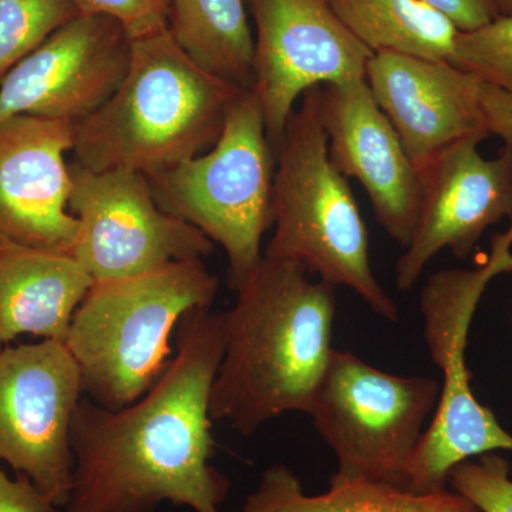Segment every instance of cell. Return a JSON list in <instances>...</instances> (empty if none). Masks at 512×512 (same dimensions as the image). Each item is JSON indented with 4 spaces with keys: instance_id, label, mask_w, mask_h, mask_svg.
I'll use <instances>...</instances> for the list:
<instances>
[{
    "instance_id": "obj_8",
    "label": "cell",
    "mask_w": 512,
    "mask_h": 512,
    "mask_svg": "<svg viewBox=\"0 0 512 512\" xmlns=\"http://www.w3.org/2000/svg\"><path fill=\"white\" fill-rule=\"evenodd\" d=\"M440 389L431 377L392 375L333 350L309 412L338 461L330 485L370 481L404 488Z\"/></svg>"
},
{
    "instance_id": "obj_11",
    "label": "cell",
    "mask_w": 512,
    "mask_h": 512,
    "mask_svg": "<svg viewBox=\"0 0 512 512\" xmlns=\"http://www.w3.org/2000/svg\"><path fill=\"white\" fill-rule=\"evenodd\" d=\"M254 20L255 92L274 153L308 90L365 77L373 55L326 0H245Z\"/></svg>"
},
{
    "instance_id": "obj_12",
    "label": "cell",
    "mask_w": 512,
    "mask_h": 512,
    "mask_svg": "<svg viewBox=\"0 0 512 512\" xmlns=\"http://www.w3.org/2000/svg\"><path fill=\"white\" fill-rule=\"evenodd\" d=\"M483 136L466 137L440 151L419 171V217L396 262V286L409 291L444 249L473 254L484 232L512 220V140L494 158L478 151Z\"/></svg>"
},
{
    "instance_id": "obj_26",
    "label": "cell",
    "mask_w": 512,
    "mask_h": 512,
    "mask_svg": "<svg viewBox=\"0 0 512 512\" xmlns=\"http://www.w3.org/2000/svg\"><path fill=\"white\" fill-rule=\"evenodd\" d=\"M450 20L458 32H470L497 18L494 0H421Z\"/></svg>"
},
{
    "instance_id": "obj_10",
    "label": "cell",
    "mask_w": 512,
    "mask_h": 512,
    "mask_svg": "<svg viewBox=\"0 0 512 512\" xmlns=\"http://www.w3.org/2000/svg\"><path fill=\"white\" fill-rule=\"evenodd\" d=\"M83 397L79 366L64 343L0 349V461L56 508L72 493V423Z\"/></svg>"
},
{
    "instance_id": "obj_20",
    "label": "cell",
    "mask_w": 512,
    "mask_h": 512,
    "mask_svg": "<svg viewBox=\"0 0 512 512\" xmlns=\"http://www.w3.org/2000/svg\"><path fill=\"white\" fill-rule=\"evenodd\" d=\"M346 29L372 53L448 60L458 30L421 0H326Z\"/></svg>"
},
{
    "instance_id": "obj_23",
    "label": "cell",
    "mask_w": 512,
    "mask_h": 512,
    "mask_svg": "<svg viewBox=\"0 0 512 512\" xmlns=\"http://www.w3.org/2000/svg\"><path fill=\"white\" fill-rule=\"evenodd\" d=\"M510 473V461L500 451H491L454 467L448 487L481 512H512Z\"/></svg>"
},
{
    "instance_id": "obj_18",
    "label": "cell",
    "mask_w": 512,
    "mask_h": 512,
    "mask_svg": "<svg viewBox=\"0 0 512 512\" xmlns=\"http://www.w3.org/2000/svg\"><path fill=\"white\" fill-rule=\"evenodd\" d=\"M241 512H481L453 490L420 494L394 485L352 481L309 495L285 464L266 468Z\"/></svg>"
},
{
    "instance_id": "obj_9",
    "label": "cell",
    "mask_w": 512,
    "mask_h": 512,
    "mask_svg": "<svg viewBox=\"0 0 512 512\" xmlns=\"http://www.w3.org/2000/svg\"><path fill=\"white\" fill-rule=\"evenodd\" d=\"M69 210L77 221L73 256L94 282L146 274L174 262L204 259L214 242L165 212L146 175L94 173L70 163Z\"/></svg>"
},
{
    "instance_id": "obj_16",
    "label": "cell",
    "mask_w": 512,
    "mask_h": 512,
    "mask_svg": "<svg viewBox=\"0 0 512 512\" xmlns=\"http://www.w3.org/2000/svg\"><path fill=\"white\" fill-rule=\"evenodd\" d=\"M365 79L419 171L458 140L491 137L480 80L448 60L377 52Z\"/></svg>"
},
{
    "instance_id": "obj_13",
    "label": "cell",
    "mask_w": 512,
    "mask_h": 512,
    "mask_svg": "<svg viewBox=\"0 0 512 512\" xmlns=\"http://www.w3.org/2000/svg\"><path fill=\"white\" fill-rule=\"evenodd\" d=\"M131 37L117 20L82 15L47 37L0 83V121L16 116L76 124L119 89Z\"/></svg>"
},
{
    "instance_id": "obj_5",
    "label": "cell",
    "mask_w": 512,
    "mask_h": 512,
    "mask_svg": "<svg viewBox=\"0 0 512 512\" xmlns=\"http://www.w3.org/2000/svg\"><path fill=\"white\" fill-rule=\"evenodd\" d=\"M218 288L202 259L94 282L64 342L79 366L84 397L109 410L141 399L170 365L181 320L211 308Z\"/></svg>"
},
{
    "instance_id": "obj_14",
    "label": "cell",
    "mask_w": 512,
    "mask_h": 512,
    "mask_svg": "<svg viewBox=\"0 0 512 512\" xmlns=\"http://www.w3.org/2000/svg\"><path fill=\"white\" fill-rule=\"evenodd\" d=\"M70 121L16 116L0 121V254L73 255L77 221L69 210Z\"/></svg>"
},
{
    "instance_id": "obj_28",
    "label": "cell",
    "mask_w": 512,
    "mask_h": 512,
    "mask_svg": "<svg viewBox=\"0 0 512 512\" xmlns=\"http://www.w3.org/2000/svg\"><path fill=\"white\" fill-rule=\"evenodd\" d=\"M498 16H510L512 18V0H494Z\"/></svg>"
},
{
    "instance_id": "obj_21",
    "label": "cell",
    "mask_w": 512,
    "mask_h": 512,
    "mask_svg": "<svg viewBox=\"0 0 512 512\" xmlns=\"http://www.w3.org/2000/svg\"><path fill=\"white\" fill-rule=\"evenodd\" d=\"M79 15L74 0H0V83L47 37Z\"/></svg>"
},
{
    "instance_id": "obj_2",
    "label": "cell",
    "mask_w": 512,
    "mask_h": 512,
    "mask_svg": "<svg viewBox=\"0 0 512 512\" xmlns=\"http://www.w3.org/2000/svg\"><path fill=\"white\" fill-rule=\"evenodd\" d=\"M234 291L210 416L252 436L282 414L311 412L335 350L336 286L264 255Z\"/></svg>"
},
{
    "instance_id": "obj_6",
    "label": "cell",
    "mask_w": 512,
    "mask_h": 512,
    "mask_svg": "<svg viewBox=\"0 0 512 512\" xmlns=\"http://www.w3.org/2000/svg\"><path fill=\"white\" fill-rule=\"evenodd\" d=\"M512 274V220L498 232L476 268L434 272L420 292L423 335L431 360L443 375L430 426L406 470L404 490L429 494L447 490L458 464L491 451H511L512 434L471 390L466 350L471 322L488 284Z\"/></svg>"
},
{
    "instance_id": "obj_27",
    "label": "cell",
    "mask_w": 512,
    "mask_h": 512,
    "mask_svg": "<svg viewBox=\"0 0 512 512\" xmlns=\"http://www.w3.org/2000/svg\"><path fill=\"white\" fill-rule=\"evenodd\" d=\"M481 106L491 136L512 140V94L484 82L478 83Z\"/></svg>"
},
{
    "instance_id": "obj_15",
    "label": "cell",
    "mask_w": 512,
    "mask_h": 512,
    "mask_svg": "<svg viewBox=\"0 0 512 512\" xmlns=\"http://www.w3.org/2000/svg\"><path fill=\"white\" fill-rule=\"evenodd\" d=\"M330 161L367 192L376 220L403 248L419 217L420 173L365 77L320 86Z\"/></svg>"
},
{
    "instance_id": "obj_3",
    "label": "cell",
    "mask_w": 512,
    "mask_h": 512,
    "mask_svg": "<svg viewBox=\"0 0 512 512\" xmlns=\"http://www.w3.org/2000/svg\"><path fill=\"white\" fill-rule=\"evenodd\" d=\"M244 89L192 62L168 29L131 40L119 89L74 124L73 161L150 177L210 150Z\"/></svg>"
},
{
    "instance_id": "obj_24",
    "label": "cell",
    "mask_w": 512,
    "mask_h": 512,
    "mask_svg": "<svg viewBox=\"0 0 512 512\" xmlns=\"http://www.w3.org/2000/svg\"><path fill=\"white\" fill-rule=\"evenodd\" d=\"M80 12L113 18L131 39L167 29V0H74Z\"/></svg>"
},
{
    "instance_id": "obj_4",
    "label": "cell",
    "mask_w": 512,
    "mask_h": 512,
    "mask_svg": "<svg viewBox=\"0 0 512 512\" xmlns=\"http://www.w3.org/2000/svg\"><path fill=\"white\" fill-rule=\"evenodd\" d=\"M320 87L303 94L276 147L274 235L269 258L299 262L320 281L355 292L376 315L399 320V308L370 264L369 232L349 180L330 161Z\"/></svg>"
},
{
    "instance_id": "obj_1",
    "label": "cell",
    "mask_w": 512,
    "mask_h": 512,
    "mask_svg": "<svg viewBox=\"0 0 512 512\" xmlns=\"http://www.w3.org/2000/svg\"><path fill=\"white\" fill-rule=\"evenodd\" d=\"M224 346L225 313L195 309L178 325L170 365L141 399L109 410L83 397L64 512H156L164 503L221 512L229 480L211 464L210 402Z\"/></svg>"
},
{
    "instance_id": "obj_25",
    "label": "cell",
    "mask_w": 512,
    "mask_h": 512,
    "mask_svg": "<svg viewBox=\"0 0 512 512\" xmlns=\"http://www.w3.org/2000/svg\"><path fill=\"white\" fill-rule=\"evenodd\" d=\"M0 512H57L52 501L40 493L28 477H8L0 467Z\"/></svg>"
},
{
    "instance_id": "obj_22",
    "label": "cell",
    "mask_w": 512,
    "mask_h": 512,
    "mask_svg": "<svg viewBox=\"0 0 512 512\" xmlns=\"http://www.w3.org/2000/svg\"><path fill=\"white\" fill-rule=\"evenodd\" d=\"M450 63L512 94V18L497 16L481 28L458 32Z\"/></svg>"
},
{
    "instance_id": "obj_19",
    "label": "cell",
    "mask_w": 512,
    "mask_h": 512,
    "mask_svg": "<svg viewBox=\"0 0 512 512\" xmlns=\"http://www.w3.org/2000/svg\"><path fill=\"white\" fill-rule=\"evenodd\" d=\"M167 29L205 72L254 89V35L245 0H167Z\"/></svg>"
},
{
    "instance_id": "obj_7",
    "label": "cell",
    "mask_w": 512,
    "mask_h": 512,
    "mask_svg": "<svg viewBox=\"0 0 512 512\" xmlns=\"http://www.w3.org/2000/svg\"><path fill=\"white\" fill-rule=\"evenodd\" d=\"M275 165L261 100L251 89L232 104L214 147L147 177L165 212L224 249L232 289L264 256L262 239L274 224Z\"/></svg>"
},
{
    "instance_id": "obj_17",
    "label": "cell",
    "mask_w": 512,
    "mask_h": 512,
    "mask_svg": "<svg viewBox=\"0 0 512 512\" xmlns=\"http://www.w3.org/2000/svg\"><path fill=\"white\" fill-rule=\"evenodd\" d=\"M94 279L69 254H0V346L23 335L66 342Z\"/></svg>"
}]
</instances>
